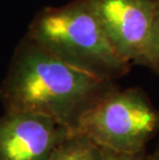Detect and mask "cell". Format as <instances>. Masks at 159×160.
I'll use <instances>...</instances> for the list:
<instances>
[{
	"mask_svg": "<svg viewBox=\"0 0 159 160\" xmlns=\"http://www.w3.org/2000/svg\"><path fill=\"white\" fill-rule=\"evenodd\" d=\"M114 82L67 62L25 36L0 86V100L4 111L42 115L73 131Z\"/></svg>",
	"mask_w": 159,
	"mask_h": 160,
	"instance_id": "6da1fadb",
	"label": "cell"
},
{
	"mask_svg": "<svg viewBox=\"0 0 159 160\" xmlns=\"http://www.w3.org/2000/svg\"><path fill=\"white\" fill-rule=\"evenodd\" d=\"M26 37L67 62L112 81L130 69L131 64L114 50L86 0L42 9Z\"/></svg>",
	"mask_w": 159,
	"mask_h": 160,
	"instance_id": "7a4b0ae2",
	"label": "cell"
},
{
	"mask_svg": "<svg viewBox=\"0 0 159 160\" xmlns=\"http://www.w3.org/2000/svg\"><path fill=\"white\" fill-rule=\"evenodd\" d=\"M72 132L110 151L137 154L159 132V110L140 88L115 85L84 113Z\"/></svg>",
	"mask_w": 159,
	"mask_h": 160,
	"instance_id": "3957f363",
	"label": "cell"
},
{
	"mask_svg": "<svg viewBox=\"0 0 159 160\" xmlns=\"http://www.w3.org/2000/svg\"><path fill=\"white\" fill-rule=\"evenodd\" d=\"M121 58L141 64L158 0H86Z\"/></svg>",
	"mask_w": 159,
	"mask_h": 160,
	"instance_id": "277c9868",
	"label": "cell"
},
{
	"mask_svg": "<svg viewBox=\"0 0 159 160\" xmlns=\"http://www.w3.org/2000/svg\"><path fill=\"white\" fill-rule=\"evenodd\" d=\"M70 132L42 115L4 111L0 116V160H47Z\"/></svg>",
	"mask_w": 159,
	"mask_h": 160,
	"instance_id": "5b68a950",
	"label": "cell"
},
{
	"mask_svg": "<svg viewBox=\"0 0 159 160\" xmlns=\"http://www.w3.org/2000/svg\"><path fill=\"white\" fill-rule=\"evenodd\" d=\"M47 160H107L106 150L87 135L70 132Z\"/></svg>",
	"mask_w": 159,
	"mask_h": 160,
	"instance_id": "8992f818",
	"label": "cell"
},
{
	"mask_svg": "<svg viewBox=\"0 0 159 160\" xmlns=\"http://www.w3.org/2000/svg\"><path fill=\"white\" fill-rule=\"evenodd\" d=\"M141 64L147 65L159 74V0L155 9L146 51Z\"/></svg>",
	"mask_w": 159,
	"mask_h": 160,
	"instance_id": "52a82bcc",
	"label": "cell"
},
{
	"mask_svg": "<svg viewBox=\"0 0 159 160\" xmlns=\"http://www.w3.org/2000/svg\"><path fill=\"white\" fill-rule=\"evenodd\" d=\"M106 150L107 160H146V152L137 153V154H124V153H117Z\"/></svg>",
	"mask_w": 159,
	"mask_h": 160,
	"instance_id": "ba28073f",
	"label": "cell"
},
{
	"mask_svg": "<svg viewBox=\"0 0 159 160\" xmlns=\"http://www.w3.org/2000/svg\"><path fill=\"white\" fill-rule=\"evenodd\" d=\"M146 160H159V144L157 145L156 149L150 155H147Z\"/></svg>",
	"mask_w": 159,
	"mask_h": 160,
	"instance_id": "9c48e42d",
	"label": "cell"
}]
</instances>
